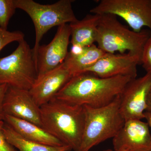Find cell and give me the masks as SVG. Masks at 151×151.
<instances>
[{
    "instance_id": "6da1fadb",
    "label": "cell",
    "mask_w": 151,
    "mask_h": 151,
    "mask_svg": "<svg viewBox=\"0 0 151 151\" xmlns=\"http://www.w3.org/2000/svg\"><path fill=\"white\" fill-rule=\"evenodd\" d=\"M132 79L126 76L102 78L82 72L73 76L55 97L75 105L100 108L112 103Z\"/></svg>"
},
{
    "instance_id": "7a4b0ae2",
    "label": "cell",
    "mask_w": 151,
    "mask_h": 151,
    "mask_svg": "<svg viewBox=\"0 0 151 151\" xmlns=\"http://www.w3.org/2000/svg\"><path fill=\"white\" fill-rule=\"evenodd\" d=\"M42 127L71 150L79 151L84 132V107L54 97L40 107Z\"/></svg>"
},
{
    "instance_id": "3957f363",
    "label": "cell",
    "mask_w": 151,
    "mask_h": 151,
    "mask_svg": "<svg viewBox=\"0 0 151 151\" xmlns=\"http://www.w3.org/2000/svg\"><path fill=\"white\" fill-rule=\"evenodd\" d=\"M151 33L149 29L136 32L122 24L114 15H100L97 27V47L106 53L119 52L129 53L142 58L143 49Z\"/></svg>"
},
{
    "instance_id": "277c9868",
    "label": "cell",
    "mask_w": 151,
    "mask_h": 151,
    "mask_svg": "<svg viewBox=\"0 0 151 151\" xmlns=\"http://www.w3.org/2000/svg\"><path fill=\"white\" fill-rule=\"evenodd\" d=\"M120 95L104 107L83 106L85 122L79 151H89L94 146L113 138L124 126L125 120L120 112Z\"/></svg>"
},
{
    "instance_id": "5b68a950",
    "label": "cell",
    "mask_w": 151,
    "mask_h": 151,
    "mask_svg": "<svg viewBox=\"0 0 151 151\" xmlns=\"http://www.w3.org/2000/svg\"><path fill=\"white\" fill-rule=\"evenodd\" d=\"M17 9L24 11L34 24L35 41L32 48L37 66V51L44 35L52 28L77 21L72 8L73 0H60L52 4H41L33 0H14Z\"/></svg>"
},
{
    "instance_id": "8992f818",
    "label": "cell",
    "mask_w": 151,
    "mask_h": 151,
    "mask_svg": "<svg viewBox=\"0 0 151 151\" xmlns=\"http://www.w3.org/2000/svg\"><path fill=\"white\" fill-rule=\"evenodd\" d=\"M37 76L32 49L24 40L10 55L0 58V84L29 90Z\"/></svg>"
},
{
    "instance_id": "52a82bcc",
    "label": "cell",
    "mask_w": 151,
    "mask_h": 151,
    "mask_svg": "<svg viewBox=\"0 0 151 151\" xmlns=\"http://www.w3.org/2000/svg\"><path fill=\"white\" fill-rule=\"evenodd\" d=\"M90 12L120 17L135 32L145 27L151 31V0H101Z\"/></svg>"
},
{
    "instance_id": "ba28073f",
    "label": "cell",
    "mask_w": 151,
    "mask_h": 151,
    "mask_svg": "<svg viewBox=\"0 0 151 151\" xmlns=\"http://www.w3.org/2000/svg\"><path fill=\"white\" fill-rule=\"evenodd\" d=\"M151 88V73L132 78L120 95V110L125 121L145 119L147 100Z\"/></svg>"
},
{
    "instance_id": "9c48e42d",
    "label": "cell",
    "mask_w": 151,
    "mask_h": 151,
    "mask_svg": "<svg viewBox=\"0 0 151 151\" xmlns=\"http://www.w3.org/2000/svg\"><path fill=\"white\" fill-rule=\"evenodd\" d=\"M69 24L58 27L56 34L48 44L40 45L37 51V78L44 75L64 62L70 43Z\"/></svg>"
},
{
    "instance_id": "30bf717a",
    "label": "cell",
    "mask_w": 151,
    "mask_h": 151,
    "mask_svg": "<svg viewBox=\"0 0 151 151\" xmlns=\"http://www.w3.org/2000/svg\"><path fill=\"white\" fill-rule=\"evenodd\" d=\"M141 64L139 57L129 52L124 54L106 53L84 72H91L102 78L126 76L134 78L137 75V66Z\"/></svg>"
},
{
    "instance_id": "8fae6325",
    "label": "cell",
    "mask_w": 151,
    "mask_h": 151,
    "mask_svg": "<svg viewBox=\"0 0 151 151\" xmlns=\"http://www.w3.org/2000/svg\"><path fill=\"white\" fill-rule=\"evenodd\" d=\"M113 150L127 151H151V134L147 122L141 120L125 121L113 138Z\"/></svg>"
},
{
    "instance_id": "7c38bea8",
    "label": "cell",
    "mask_w": 151,
    "mask_h": 151,
    "mask_svg": "<svg viewBox=\"0 0 151 151\" xmlns=\"http://www.w3.org/2000/svg\"><path fill=\"white\" fill-rule=\"evenodd\" d=\"M3 108L5 115L42 126L40 107L35 102L29 90L9 86L4 98Z\"/></svg>"
},
{
    "instance_id": "4fadbf2b",
    "label": "cell",
    "mask_w": 151,
    "mask_h": 151,
    "mask_svg": "<svg viewBox=\"0 0 151 151\" xmlns=\"http://www.w3.org/2000/svg\"><path fill=\"white\" fill-rule=\"evenodd\" d=\"M72 77L63 62L56 68L37 78L29 92L37 105L40 107L53 99Z\"/></svg>"
},
{
    "instance_id": "5bb4252c",
    "label": "cell",
    "mask_w": 151,
    "mask_h": 151,
    "mask_svg": "<svg viewBox=\"0 0 151 151\" xmlns=\"http://www.w3.org/2000/svg\"><path fill=\"white\" fill-rule=\"evenodd\" d=\"M4 122L26 139L47 145H65L42 127L28 121L5 115Z\"/></svg>"
},
{
    "instance_id": "9a60e30c",
    "label": "cell",
    "mask_w": 151,
    "mask_h": 151,
    "mask_svg": "<svg viewBox=\"0 0 151 151\" xmlns=\"http://www.w3.org/2000/svg\"><path fill=\"white\" fill-rule=\"evenodd\" d=\"M100 15L89 14L81 20L69 24L73 47L83 48L91 46L96 42L97 27Z\"/></svg>"
},
{
    "instance_id": "2e32d148",
    "label": "cell",
    "mask_w": 151,
    "mask_h": 151,
    "mask_svg": "<svg viewBox=\"0 0 151 151\" xmlns=\"http://www.w3.org/2000/svg\"><path fill=\"white\" fill-rule=\"evenodd\" d=\"M96 45L81 48L76 52H68L63 63L73 76L84 72L105 55Z\"/></svg>"
},
{
    "instance_id": "e0dca14e",
    "label": "cell",
    "mask_w": 151,
    "mask_h": 151,
    "mask_svg": "<svg viewBox=\"0 0 151 151\" xmlns=\"http://www.w3.org/2000/svg\"><path fill=\"white\" fill-rule=\"evenodd\" d=\"M3 132L6 139L18 151H70L69 146L55 147L47 145L28 140L19 134L5 122Z\"/></svg>"
},
{
    "instance_id": "ac0fdd59",
    "label": "cell",
    "mask_w": 151,
    "mask_h": 151,
    "mask_svg": "<svg viewBox=\"0 0 151 151\" xmlns=\"http://www.w3.org/2000/svg\"><path fill=\"white\" fill-rule=\"evenodd\" d=\"M16 9L14 0H0V27L7 30L10 20Z\"/></svg>"
},
{
    "instance_id": "d6986e66",
    "label": "cell",
    "mask_w": 151,
    "mask_h": 151,
    "mask_svg": "<svg viewBox=\"0 0 151 151\" xmlns=\"http://www.w3.org/2000/svg\"><path fill=\"white\" fill-rule=\"evenodd\" d=\"M24 37L21 32H10L0 27V52L9 44L15 41L19 42L24 40Z\"/></svg>"
},
{
    "instance_id": "ffe728a7",
    "label": "cell",
    "mask_w": 151,
    "mask_h": 151,
    "mask_svg": "<svg viewBox=\"0 0 151 151\" xmlns=\"http://www.w3.org/2000/svg\"><path fill=\"white\" fill-rule=\"evenodd\" d=\"M141 64L147 73H151V33L144 47Z\"/></svg>"
},
{
    "instance_id": "44dd1931",
    "label": "cell",
    "mask_w": 151,
    "mask_h": 151,
    "mask_svg": "<svg viewBox=\"0 0 151 151\" xmlns=\"http://www.w3.org/2000/svg\"><path fill=\"white\" fill-rule=\"evenodd\" d=\"M4 121H0V151H18L6 139L3 132Z\"/></svg>"
},
{
    "instance_id": "7402d4cb",
    "label": "cell",
    "mask_w": 151,
    "mask_h": 151,
    "mask_svg": "<svg viewBox=\"0 0 151 151\" xmlns=\"http://www.w3.org/2000/svg\"><path fill=\"white\" fill-rule=\"evenodd\" d=\"M8 86L7 84H0V121H4V120L5 114L3 108V103Z\"/></svg>"
},
{
    "instance_id": "603a6c76",
    "label": "cell",
    "mask_w": 151,
    "mask_h": 151,
    "mask_svg": "<svg viewBox=\"0 0 151 151\" xmlns=\"http://www.w3.org/2000/svg\"><path fill=\"white\" fill-rule=\"evenodd\" d=\"M146 112L151 113V88L149 92L147 100V107L146 110Z\"/></svg>"
},
{
    "instance_id": "cb8c5ba5",
    "label": "cell",
    "mask_w": 151,
    "mask_h": 151,
    "mask_svg": "<svg viewBox=\"0 0 151 151\" xmlns=\"http://www.w3.org/2000/svg\"><path fill=\"white\" fill-rule=\"evenodd\" d=\"M145 119L147 120V123L148 124L149 127L151 130V113L148 112H145Z\"/></svg>"
},
{
    "instance_id": "d4e9b609",
    "label": "cell",
    "mask_w": 151,
    "mask_h": 151,
    "mask_svg": "<svg viewBox=\"0 0 151 151\" xmlns=\"http://www.w3.org/2000/svg\"><path fill=\"white\" fill-rule=\"evenodd\" d=\"M103 151H127L125 150H111V149H107V150H104Z\"/></svg>"
}]
</instances>
